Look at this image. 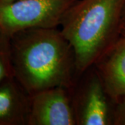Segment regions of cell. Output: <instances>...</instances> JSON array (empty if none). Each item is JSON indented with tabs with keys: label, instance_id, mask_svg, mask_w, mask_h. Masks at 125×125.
Wrapping results in <instances>:
<instances>
[{
	"label": "cell",
	"instance_id": "cell-1",
	"mask_svg": "<svg viewBox=\"0 0 125 125\" xmlns=\"http://www.w3.org/2000/svg\"><path fill=\"white\" fill-rule=\"evenodd\" d=\"M14 76L30 95L72 90L79 78L73 47L58 28H31L10 36Z\"/></svg>",
	"mask_w": 125,
	"mask_h": 125
},
{
	"label": "cell",
	"instance_id": "cell-2",
	"mask_svg": "<svg viewBox=\"0 0 125 125\" xmlns=\"http://www.w3.org/2000/svg\"><path fill=\"white\" fill-rule=\"evenodd\" d=\"M125 0H78L65 13L61 31L73 47L81 76L121 37Z\"/></svg>",
	"mask_w": 125,
	"mask_h": 125
},
{
	"label": "cell",
	"instance_id": "cell-3",
	"mask_svg": "<svg viewBox=\"0 0 125 125\" xmlns=\"http://www.w3.org/2000/svg\"><path fill=\"white\" fill-rule=\"evenodd\" d=\"M78 0H22L0 4V31L11 36L31 28H59Z\"/></svg>",
	"mask_w": 125,
	"mask_h": 125
},
{
	"label": "cell",
	"instance_id": "cell-4",
	"mask_svg": "<svg viewBox=\"0 0 125 125\" xmlns=\"http://www.w3.org/2000/svg\"><path fill=\"white\" fill-rule=\"evenodd\" d=\"M72 97L76 125H113L115 104L94 66L79 76Z\"/></svg>",
	"mask_w": 125,
	"mask_h": 125
},
{
	"label": "cell",
	"instance_id": "cell-5",
	"mask_svg": "<svg viewBox=\"0 0 125 125\" xmlns=\"http://www.w3.org/2000/svg\"><path fill=\"white\" fill-rule=\"evenodd\" d=\"M28 125H76L72 90L55 87L31 95Z\"/></svg>",
	"mask_w": 125,
	"mask_h": 125
},
{
	"label": "cell",
	"instance_id": "cell-6",
	"mask_svg": "<svg viewBox=\"0 0 125 125\" xmlns=\"http://www.w3.org/2000/svg\"><path fill=\"white\" fill-rule=\"evenodd\" d=\"M94 66L113 103L125 99V38L121 36Z\"/></svg>",
	"mask_w": 125,
	"mask_h": 125
},
{
	"label": "cell",
	"instance_id": "cell-7",
	"mask_svg": "<svg viewBox=\"0 0 125 125\" xmlns=\"http://www.w3.org/2000/svg\"><path fill=\"white\" fill-rule=\"evenodd\" d=\"M30 106L31 95L15 76L0 83V125H28Z\"/></svg>",
	"mask_w": 125,
	"mask_h": 125
},
{
	"label": "cell",
	"instance_id": "cell-8",
	"mask_svg": "<svg viewBox=\"0 0 125 125\" xmlns=\"http://www.w3.org/2000/svg\"><path fill=\"white\" fill-rule=\"evenodd\" d=\"M13 76L10 36L0 31V83Z\"/></svg>",
	"mask_w": 125,
	"mask_h": 125
},
{
	"label": "cell",
	"instance_id": "cell-9",
	"mask_svg": "<svg viewBox=\"0 0 125 125\" xmlns=\"http://www.w3.org/2000/svg\"><path fill=\"white\" fill-rule=\"evenodd\" d=\"M113 125H125V99L115 104Z\"/></svg>",
	"mask_w": 125,
	"mask_h": 125
},
{
	"label": "cell",
	"instance_id": "cell-10",
	"mask_svg": "<svg viewBox=\"0 0 125 125\" xmlns=\"http://www.w3.org/2000/svg\"><path fill=\"white\" fill-rule=\"evenodd\" d=\"M19 1H22V0H0V4H10Z\"/></svg>",
	"mask_w": 125,
	"mask_h": 125
},
{
	"label": "cell",
	"instance_id": "cell-11",
	"mask_svg": "<svg viewBox=\"0 0 125 125\" xmlns=\"http://www.w3.org/2000/svg\"><path fill=\"white\" fill-rule=\"evenodd\" d=\"M121 36L125 38V25L122 24V28H121Z\"/></svg>",
	"mask_w": 125,
	"mask_h": 125
},
{
	"label": "cell",
	"instance_id": "cell-12",
	"mask_svg": "<svg viewBox=\"0 0 125 125\" xmlns=\"http://www.w3.org/2000/svg\"><path fill=\"white\" fill-rule=\"evenodd\" d=\"M122 24L125 25V6L123 10V13H122Z\"/></svg>",
	"mask_w": 125,
	"mask_h": 125
}]
</instances>
